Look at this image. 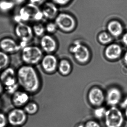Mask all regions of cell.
I'll list each match as a JSON object with an SVG mask.
<instances>
[{
	"label": "cell",
	"mask_w": 127,
	"mask_h": 127,
	"mask_svg": "<svg viewBox=\"0 0 127 127\" xmlns=\"http://www.w3.org/2000/svg\"><path fill=\"white\" fill-rule=\"evenodd\" d=\"M17 82L23 90L29 94L37 93L41 87L39 75L33 66L24 65L16 71Z\"/></svg>",
	"instance_id": "cell-1"
},
{
	"label": "cell",
	"mask_w": 127,
	"mask_h": 127,
	"mask_svg": "<svg viewBox=\"0 0 127 127\" xmlns=\"http://www.w3.org/2000/svg\"><path fill=\"white\" fill-rule=\"evenodd\" d=\"M44 19L41 10L38 6L30 3L22 7L19 11L18 15L15 17L18 23L28 21L40 22Z\"/></svg>",
	"instance_id": "cell-2"
},
{
	"label": "cell",
	"mask_w": 127,
	"mask_h": 127,
	"mask_svg": "<svg viewBox=\"0 0 127 127\" xmlns=\"http://www.w3.org/2000/svg\"><path fill=\"white\" fill-rule=\"evenodd\" d=\"M43 52L41 48L37 46H26L22 51V60L25 65L33 66L41 62L44 56Z\"/></svg>",
	"instance_id": "cell-3"
},
{
	"label": "cell",
	"mask_w": 127,
	"mask_h": 127,
	"mask_svg": "<svg viewBox=\"0 0 127 127\" xmlns=\"http://www.w3.org/2000/svg\"><path fill=\"white\" fill-rule=\"evenodd\" d=\"M69 51L73 54L76 61L80 64L87 63L91 58V53L89 48L79 40L74 42L69 47Z\"/></svg>",
	"instance_id": "cell-4"
},
{
	"label": "cell",
	"mask_w": 127,
	"mask_h": 127,
	"mask_svg": "<svg viewBox=\"0 0 127 127\" xmlns=\"http://www.w3.org/2000/svg\"><path fill=\"white\" fill-rule=\"evenodd\" d=\"M54 22L63 32L69 33L74 31L77 27V21L71 14L66 12L59 13L54 19Z\"/></svg>",
	"instance_id": "cell-5"
},
{
	"label": "cell",
	"mask_w": 127,
	"mask_h": 127,
	"mask_svg": "<svg viewBox=\"0 0 127 127\" xmlns=\"http://www.w3.org/2000/svg\"><path fill=\"white\" fill-rule=\"evenodd\" d=\"M104 118L105 125L107 127H121L124 122L122 112L115 106L107 110Z\"/></svg>",
	"instance_id": "cell-6"
},
{
	"label": "cell",
	"mask_w": 127,
	"mask_h": 127,
	"mask_svg": "<svg viewBox=\"0 0 127 127\" xmlns=\"http://www.w3.org/2000/svg\"><path fill=\"white\" fill-rule=\"evenodd\" d=\"M8 123L11 126L19 127L24 124L27 120V114L23 109L15 107L7 115Z\"/></svg>",
	"instance_id": "cell-7"
},
{
	"label": "cell",
	"mask_w": 127,
	"mask_h": 127,
	"mask_svg": "<svg viewBox=\"0 0 127 127\" xmlns=\"http://www.w3.org/2000/svg\"><path fill=\"white\" fill-rule=\"evenodd\" d=\"M0 81L4 86V90L19 85L16 71L12 67H7L1 72Z\"/></svg>",
	"instance_id": "cell-8"
},
{
	"label": "cell",
	"mask_w": 127,
	"mask_h": 127,
	"mask_svg": "<svg viewBox=\"0 0 127 127\" xmlns=\"http://www.w3.org/2000/svg\"><path fill=\"white\" fill-rule=\"evenodd\" d=\"M87 99L91 105L96 107L102 106L106 100V96L102 89L94 86L89 90Z\"/></svg>",
	"instance_id": "cell-9"
},
{
	"label": "cell",
	"mask_w": 127,
	"mask_h": 127,
	"mask_svg": "<svg viewBox=\"0 0 127 127\" xmlns=\"http://www.w3.org/2000/svg\"><path fill=\"white\" fill-rule=\"evenodd\" d=\"M16 36L21 40L22 43L26 44L32 38L33 33L32 28L24 22H20L15 28Z\"/></svg>",
	"instance_id": "cell-10"
},
{
	"label": "cell",
	"mask_w": 127,
	"mask_h": 127,
	"mask_svg": "<svg viewBox=\"0 0 127 127\" xmlns=\"http://www.w3.org/2000/svg\"><path fill=\"white\" fill-rule=\"evenodd\" d=\"M40 45L42 51L47 54H53L58 48V44L55 38L48 34L41 37Z\"/></svg>",
	"instance_id": "cell-11"
},
{
	"label": "cell",
	"mask_w": 127,
	"mask_h": 127,
	"mask_svg": "<svg viewBox=\"0 0 127 127\" xmlns=\"http://www.w3.org/2000/svg\"><path fill=\"white\" fill-rule=\"evenodd\" d=\"M59 62L55 55L53 54H47L41 61V65L45 72L52 74L57 70Z\"/></svg>",
	"instance_id": "cell-12"
},
{
	"label": "cell",
	"mask_w": 127,
	"mask_h": 127,
	"mask_svg": "<svg viewBox=\"0 0 127 127\" xmlns=\"http://www.w3.org/2000/svg\"><path fill=\"white\" fill-rule=\"evenodd\" d=\"M29 94L25 91L18 90L12 95L11 102L13 105L16 108L24 107L30 101Z\"/></svg>",
	"instance_id": "cell-13"
},
{
	"label": "cell",
	"mask_w": 127,
	"mask_h": 127,
	"mask_svg": "<svg viewBox=\"0 0 127 127\" xmlns=\"http://www.w3.org/2000/svg\"><path fill=\"white\" fill-rule=\"evenodd\" d=\"M21 46L13 39L5 38L0 41V48L1 51L9 54H13L20 50Z\"/></svg>",
	"instance_id": "cell-14"
},
{
	"label": "cell",
	"mask_w": 127,
	"mask_h": 127,
	"mask_svg": "<svg viewBox=\"0 0 127 127\" xmlns=\"http://www.w3.org/2000/svg\"><path fill=\"white\" fill-rule=\"evenodd\" d=\"M122 98V94L121 90L116 87H112L107 91L105 100L109 106H115L120 103Z\"/></svg>",
	"instance_id": "cell-15"
},
{
	"label": "cell",
	"mask_w": 127,
	"mask_h": 127,
	"mask_svg": "<svg viewBox=\"0 0 127 127\" xmlns=\"http://www.w3.org/2000/svg\"><path fill=\"white\" fill-rule=\"evenodd\" d=\"M122 53V48L121 45L116 43L108 45L105 48L104 54L107 59L115 60L120 58Z\"/></svg>",
	"instance_id": "cell-16"
},
{
	"label": "cell",
	"mask_w": 127,
	"mask_h": 127,
	"mask_svg": "<svg viewBox=\"0 0 127 127\" xmlns=\"http://www.w3.org/2000/svg\"><path fill=\"white\" fill-rule=\"evenodd\" d=\"M41 11L44 19L51 21L55 19L59 14L57 5L51 1L44 3Z\"/></svg>",
	"instance_id": "cell-17"
},
{
	"label": "cell",
	"mask_w": 127,
	"mask_h": 127,
	"mask_svg": "<svg viewBox=\"0 0 127 127\" xmlns=\"http://www.w3.org/2000/svg\"><path fill=\"white\" fill-rule=\"evenodd\" d=\"M107 32L112 37H118L123 34L124 27L119 21L113 20L110 21L107 25Z\"/></svg>",
	"instance_id": "cell-18"
},
{
	"label": "cell",
	"mask_w": 127,
	"mask_h": 127,
	"mask_svg": "<svg viewBox=\"0 0 127 127\" xmlns=\"http://www.w3.org/2000/svg\"><path fill=\"white\" fill-rule=\"evenodd\" d=\"M57 69L60 74L66 76L70 74L71 72L72 66L68 60L63 59L59 62Z\"/></svg>",
	"instance_id": "cell-19"
},
{
	"label": "cell",
	"mask_w": 127,
	"mask_h": 127,
	"mask_svg": "<svg viewBox=\"0 0 127 127\" xmlns=\"http://www.w3.org/2000/svg\"><path fill=\"white\" fill-rule=\"evenodd\" d=\"M38 105L36 102L30 101L23 107V109L27 114L30 115H33L37 113L38 111Z\"/></svg>",
	"instance_id": "cell-20"
},
{
	"label": "cell",
	"mask_w": 127,
	"mask_h": 127,
	"mask_svg": "<svg viewBox=\"0 0 127 127\" xmlns=\"http://www.w3.org/2000/svg\"><path fill=\"white\" fill-rule=\"evenodd\" d=\"M97 40L101 44H109L112 41L113 37L108 32L102 31L98 35Z\"/></svg>",
	"instance_id": "cell-21"
},
{
	"label": "cell",
	"mask_w": 127,
	"mask_h": 127,
	"mask_svg": "<svg viewBox=\"0 0 127 127\" xmlns=\"http://www.w3.org/2000/svg\"><path fill=\"white\" fill-rule=\"evenodd\" d=\"M10 58L8 54L0 51V72L9 67Z\"/></svg>",
	"instance_id": "cell-22"
},
{
	"label": "cell",
	"mask_w": 127,
	"mask_h": 127,
	"mask_svg": "<svg viewBox=\"0 0 127 127\" xmlns=\"http://www.w3.org/2000/svg\"><path fill=\"white\" fill-rule=\"evenodd\" d=\"M33 34L39 37H41L45 34V27L42 23L37 22L32 27Z\"/></svg>",
	"instance_id": "cell-23"
},
{
	"label": "cell",
	"mask_w": 127,
	"mask_h": 127,
	"mask_svg": "<svg viewBox=\"0 0 127 127\" xmlns=\"http://www.w3.org/2000/svg\"><path fill=\"white\" fill-rule=\"evenodd\" d=\"M106 111L107 110L103 107H98L93 111V115L96 118L100 119L104 118Z\"/></svg>",
	"instance_id": "cell-24"
},
{
	"label": "cell",
	"mask_w": 127,
	"mask_h": 127,
	"mask_svg": "<svg viewBox=\"0 0 127 127\" xmlns=\"http://www.w3.org/2000/svg\"><path fill=\"white\" fill-rule=\"evenodd\" d=\"M45 31L48 34L55 33L58 29V27L54 22L50 21L47 23L45 26Z\"/></svg>",
	"instance_id": "cell-25"
},
{
	"label": "cell",
	"mask_w": 127,
	"mask_h": 127,
	"mask_svg": "<svg viewBox=\"0 0 127 127\" xmlns=\"http://www.w3.org/2000/svg\"><path fill=\"white\" fill-rule=\"evenodd\" d=\"M13 6V3L11 1L3 0L0 2V9L4 12L10 10L12 9Z\"/></svg>",
	"instance_id": "cell-26"
},
{
	"label": "cell",
	"mask_w": 127,
	"mask_h": 127,
	"mask_svg": "<svg viewBox=\"0 0 127 127\" xmlns=\"http://www.w3.org/2000/svg\"><path fill=\"white\" fill-rule=\"evenodd\" d=\"M51 2L57 6H63L69 3L72 0H50Z\"/></svg>",
	"instance_id": "cell-27"
},
{
	"label": "cell",
	"mask_w": 127,
	"mask_h": 127,
	"mask_svg": "<svg viewBox=\"0 0 127 127\" xmlns=\"http://www.w3.org/2000/svg\"><path fill=\"white\" fill-rule=\"evenodd\" d=\"M7 122V116L3 113L0 112V127H5Z\"/></svg>",
	"instance_id": "cell-28"
},
{
	"label": "cell",
	"mask_w": 127,
	"mask_h": 127,
	"mask_svg": "<svg viewBox=\"0 0 127 127\" xmlns=\"http://www.w3.org/2000/svg\"><path fill=\"white\" fill-rule=\"evenodd\" d=\"M85 127H101L99 124L94 120H90L86 123Z\"/></svg>",
	"instance_id": "cell-29"
},
{
	"label": "cell",
	"mask_w": 127,
	"mask_h": 127,
	"mask_svg": "<svg viewBox=\"0 0 127 127\" xmlns=\"http://www.w3.org/2000/svg\"><path fill=\"white\" fill-rule=\"evenodd\" d=\"M30 3L38 6L44 3V0H29Z\"/></svg>",
	"instance_id": "cell-30"
},
{
	"label": "cell",
	"mask_w": 127,
	"mask_h": 127,
	"mask_svg": "<svg viewBox=\"0 0 127 127\" xmlns=\"http://www.w3.org/2000/svg\"><path fill=\"white\" fill-rule=\"evenodd\" d=\"M122 41L124 45L127 47V32L125 33L122 36Z\"/></svg>",
	"instance_id": "cell-31"
},
{
	"label": "cell",
	"mask_w": 127,
	"mask_h": 127,
	"mask_svg": "<svg viewBox=\"0 0 127 127\" xmlns=\"http://www.w3.org/2000/svg\"><path fill=\"white\" fill-rule=\"evenodd\" d=\"M121 106L123 109H126L127 107V97L121 103Z\"/></svg>",
	"instance_id": "cell-32"
},
{
	"label": "cell",
	"mask_w": 127,
	"mask_h": 127,
	"mask_svg": "<svg viewBox=\"0 0 127 127\" xmlns=\"http://www.w3.org/2000/svg\"><path fill=\"white\" fill-rule=\"evenodd\" d=\"M4 90V86L1 82L0 81V95L3 93Z\"/></svg>",
	"instance_id": "cell-33"
},
{
	"label": "cell",
	"mask_w": 127,
	"mask_h": 127,
	"mask_svg": "<svg viewBox=\"0 0 127 127\" xmlns=\"http://www.w3.org/2000/svg\"><path fill=\"white\" fill-rule=\"evenodd\" d=\"M124 61L125 65L127 66V51L125 52L124 55Z\"/></svg>",
	"instance_id": "cell-34"
},
{
	"label": "cell",
	"mask_w": 127,
	"mask_h": 127,
	"mask_svg": "<svg viewBox=\"0 0 127 127\" xmlns=\"http://www.w3.org/2000/svg\"><path fill=\"white\" fill-rule=\"evenodd\" d=\"M125 116L127 118V107L125 109Z\"/></svg>",
	"instance_id": "cell-35"
},
{
	"label": "cell",
	"mask_w": 127,
	"mask_h": 127,
	"mask_svg": "<svg viewBox=\"0 0 127 127\" xmlns=\"http://www.w3.org/2000/svg\"><path fill=\"white\" fill-rule=\"evenodd\" d=\"M77 127H85V125H84L83 124L79 125Z\"/></svg>",
	"instance_id": "cell-36"
},
{
	"label": "cell",
	"mask_w": 127,
	"mask_h": 127,
	"mask_svg": "<svg viewBox=\"0 0 127 127\" xmlns=\"http://www.w3.org/2000/svg\"><path fill=\"white\" fill-rule=\"evenodd\" d=\"M15 127V126H10V127Z\"/></svg>",
	"instance_id": "cell-37"
},
{
	"label": "cell",
	"mask_w": 127,
	"mask_h": 127,
	"mask_svg": "<svg viewBox=\"0 0 127 127\" xmlns=\"http://www.w3.org/2000/svg\"><path fill=\"white\" fill-rule=\"evenodd\" d=\"M1 103H0V106Z\"/></svg>",
	"instance_id": "cell-38"
}]
</instances>
